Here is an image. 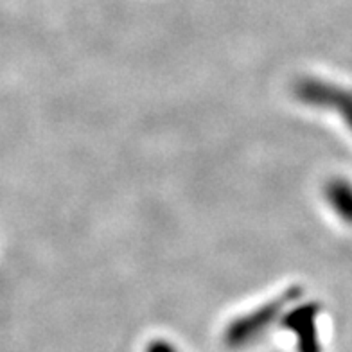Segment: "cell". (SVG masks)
<instances>
[{
  "label": "cell",
  "mask_w": 352,
  "mask_h": 352,
  "mask_svg": "<svg viewBox=\"0 0 352 352\" xmlns=\"http://www.w3.org/2000/svg\"><path fill=\"white\" fill-rule=\"evenodd\" d=\"M316 316H318V307L313 304L298 306L284 315L283 327L295 334L298 352H322V343L316 329Z\"/></svg>",
  "instance_id": "cell-2"
},
{
  "label": "cell",
  "mask_w": 352,
  "mask_h": 352,
  "mask_svg": "<svg viewBox=\"0 0 352 352\" xmlns=\"http://www.w3.org/2000/svg\"><path fill=\"white\" fill-rule=\"evenodd\" d=\"M144 352H180L176 345H173L171 342L167 340H153L146 345V351Z\"/></svg>",
  "instance_id": "cell-4"
},
{
  "label": "cell",
  "mask_w": 352,
  "mask_h": 352,
  "mask_svg": "<svg viewBox=\"0 0 352 352\" xmlns=\"http://www.w3.org/2000/svg\"><path fill=\"white\" fill-rule=\"evenodd\" d=\"M298 297L297 289H289L275 300L257 307L248 315L232 320L223 333V343L230 351H243L254 345L266 334V331L283 316L286 306H289Z\"/></svg>",
  "instance_id": "cell-1"
},
{
  "label": "cell",
  "mask_w": 352,
  "mask_h": 352,
  "mask_svg": "<svg viewBox=\"0 0 352 352\" xmlns=\"http://www.w3.org/2000/svg\"><path fill=\"white\" fill-rule=\"evenodd\" d=\"M327 198L331 205L338 210L343 219L352 221V187L343 182H333L327 187Z\"/></svg>",
  "instance_id": "cell-3"
}]
</instances>
